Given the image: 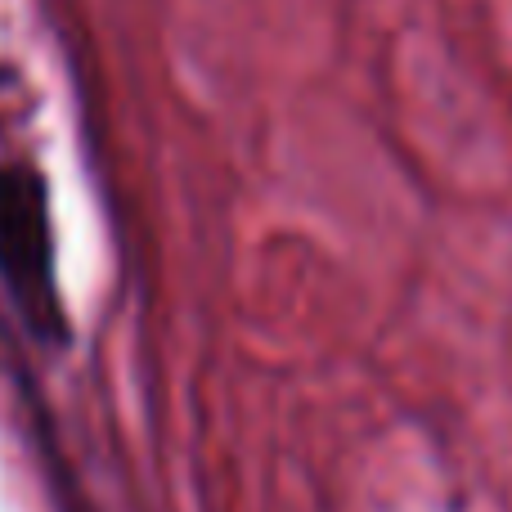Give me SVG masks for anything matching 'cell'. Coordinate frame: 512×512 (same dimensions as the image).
Listing matches in <instances>:
<instances>
[{"instance_id": "cell-1", "label": "cell", "mask_w": 512, "mask_h": 512, "mask_svg": "<svg viewBox=\"0 0 512 512\" xmlns=\"http://www.w3.org/2000/svg\"><path fill=\"white\" fill-rule=\"evenodd\" d=\"M0 292L41 351L72 342L54 261L50 180L32 158L0 162Z\"/></svg>"}]
</instances>
